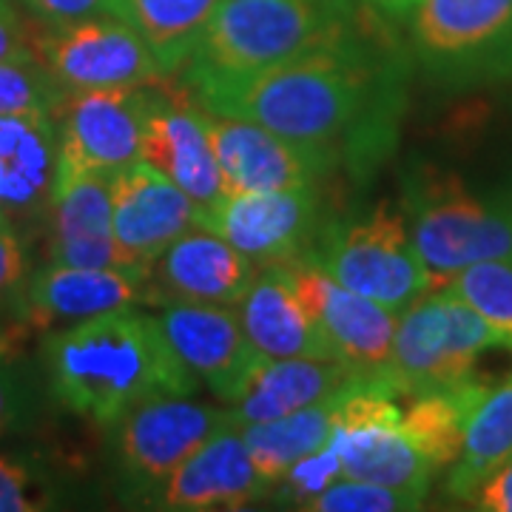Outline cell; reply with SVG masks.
Wrapping results in <instances>:
<instances>
[{"label":"cell","mask_w":512,"mask_h":512,"mask_svg":"<svg viewBox=\"0 0 512 512\" xmlns=\"http://www.w3.org/2000/svg\"><path fill=\"white\" fill-rule=\"evenodd\" d=\"M410 69L407 46L393 26L362 6L302 55L200 106L322 148L365 185L399 146Z\"/></svg>","instance_id":"cell-1"},{"label":"cell","mask_w":512,"mask_h":512,"mask_svg":"<svg viewBox=\"0 0 512 512\" xmlns=\"http://www.w3.org/2000/svg\"><path fill=\"white\" fill-rule=\"evenodd\" d=\"M40 356L49 396L100 427L148 399L191 396L200 384L171 350L157 316L134 305L46 333Z\"/></svg>","instance_id":"cell-2"},{"label":"cell","mask_w":512,"mask_h":512,"mask_svg":"<svg viewBox=\"0 0 512 512\" xmlns=\"http://www.w3.org/2000/svg\"><path fill=\"white\" fill-rule=\"evenodd\" d=\"M399 208L439 285L476 262L512 259V185L478 194L456 171L413 160L402 174Z\"/></svg>","instance_id":"cell-3"},{"label":"cell","mask_w":512,"mask_h":512,"mask_svg":"<svg viewBox=\"0 0 512 512\" xmlns=\"http://www.w3.org/2000/svg\"><path fill=\"white\" fill-rule=\"evenodd\" d=\"M336 20L319 0H225L177 77L208 100L302 55Z\"/></svg>","instance_id":"cell-4"},{"label":"cell","mask_w":512,"mask_h":512,"mask_svg":"<svg viewBox=\"0 0 512 512\" xmlns=\"http://www.w3.org/2000/svg\"><path fill=\"white\" fill-rule=\"evenodd\" d=\"M305 259L393 313L439 288L413 245L402 208L390 200L325 217Z\"/></svg>","instance_id":"cell-5"},{"label":"cell","mask_w":512,"mask_h":512,"mask_svg":"<svg viewBox=\"0 0 512 512\" xmlns=\"http://www.w3.org/2000/svg\"><path fill=\"white\" fill-rule=\"evenodd\" d=\"M404 23L410 63L439 92L512 77V0H419Z\"/></svg>","instance_id":"cell-6"},{"label":"cell","mask_w":512,"mask_h":512,"mask_svg":"<svg viewBox=\"0 0 512 512\" xmlns=\"http://www.w3.org/2000/svg\"><path fill=\"white\" fill-rule=\"evenodd\" d=\"M490 350H504L501 336L439 285L399 313L382 379L396 399L453 387L473 379L478 359Z\"/></svg>","instance_id":"cell-7"},{"label":"cell","mask_w":512,"mask_h":512,"mask_svg":"<svg viewBox=\"0 0 512 512\" xmlns=\"http://www.w3.org/2000/svg\"><path fill=\"white\" fill-rule=\"evenodd\" d=\"M333 447L342 478L373 481L427 501L439 470L427 461L402 427V407L382 376L356 379L339 393Z\"/></svg>","instance_id":"cell-8"},{"label":"cell","mask_w":512,"mask_h":512,"mask_svg":"<svg viewBox=\"0 0 512 512\" xmlns=\"http://www.w3.org/2000/svg\"><path fill=\"white\" fill-rule=\"evenodd\" d=\"M234 419V410L197 404L188 396H157L128 410L117 424H111V456L120 498L146 507L148 498L185 458Z\"/></svg>","instance_id":"cell-9"},{"label":"cell","mask_w":512,"mask_h":512,"mask_svg":"<svg viewBox=\"0 0 512 512\" xmlns=\"http://www.w3.org/2000/svg\"><path fill=\"white\" fill-rule=\"evenodd\" d=\"M32 49L66 94L148 86L171 77L157 66L146 40L111 12L46 26L32 37Z\"/></svg>","instance_id":"cell-10"},{"label":"cell","mask_w":512,"mask_h":512,"mask_svg":"<svg viewBox=\"0 0 512 512\" xmlns=\"http://www.w3.org/2000/svg\"><path fill=\"white\" fill-rule=\"evenodd\" d=\"M140 160L183 188L197 211H211L228 197L200 100L174 77L148 86Z\"/></svg>","instance_id":"cell-11"},{"label":"cell","mask_w":512,"mask_h":512,"mask_svg":"<svg viewBox=\"0 0 512 512\" xmlns=\"http://www.w3.org/2000/svg\"><path fill=\"white\" fill-rule=\"evenodd\" d=\"M325 205L319 185L228 194L211 211H197V225L228 239L237 251L268 268L311 248Z\"/></svg>","instance_id":"cell-12"},{"label":"cell","mask_w":512,"mask_h":512,"mask_svg":"<svg viewBox=\"0 0 512 512\" xmlns=\"http://www.w3.org/2000/svg\"><path fill=\"white\" fill-rule=\"evenodd\" d=\"M279 268L288 274L299 299L328 339L333 359L367 379L382 376L399 313L345 288L305 256L279 262Z\"/></svg>","instance_id":"cell-13"},{"label":"cell","mask_w":512,"mask_h":512,"mask_svg":"<svg viewBox=\"0 0 512 512\" xmlns=\"http://www.w3.org/2000/svg\"><path fill=\"white\" fill-rule=\"evenodd\" d=\"M202 117L228 194L319 185L339 168L336 157L328 151L293 143L254 120L205 106Z\"/></svg>","instance_id":"cell-14"},{"label":"cell","mask_w":512,"mask_h":512,"mask_svg":"<svg viewBox=\"0 0 512 512\" xmlns=\"http://www.w3.org/2000/svg\"><path fill=\"white\" fill-rule=\"evenodd\" d=\"M43 225L49 262L148 276V268L137 265L114 239L111 188L106 174L60 160L55 194Z\"/></svg>","instance_id":"cell-15"},{"label":"cell","mask_w":512,"mask_h":512,"mask_svg":"<svg viewBox=\"0 0 512 512\" xmlns=\"http://www.w3.org/2000/svg\"><path fill=\"white\" fill-rule=\"evenodd\" d=\"M148 86L66 94L55 114L60 131V160L106 177L137 163Z\"/></svg>","instance_id":"cell-16"},{"label":"cell","mask_w":512,"mask_h":512,"mask_svg":"<svg viewBox=\"0 0 512 512\" xmlns=\"http://www.w3.org/2000/svg\"><path fill=\"white\" fill-rule=\"evenodd\" d=\"M160 328L185 370L234 404L265 356H259L231 305L174 302L157 316Z\"/></svg>","instance_id":"cell-17"},{"label":"cell","mask_w":512,"mask_h":512,"mask_svg":"<svg viewBox=\"0 0 512 512\" xmlns=\"http://www.w3.org/2000/svg\"><path fill=\"white\" fill-rule=\"evenodd\" d=\"M268 495L271 490L256 473L242 424L234 419L185 458L146 507L165 512L245 510Z\"/></svg>","instance_id":"cell-18"},{"label":"cell","mask_w":512,"mask_h":512,"mask_svg":"<svg viewBox=\"0 0 512 512\" xmlns=\"http://www.w3.org/2000/svg\"><path fill=\"white\" fill-rule=\"evenodd\" d=\"M256 262L208 228H188L148 271L146 302L239 305L256 279Z\"/></svg>","instance_id":"cell-19"},{"label":"cell","mask_w":512,"mask_h":512,"mask_svg":"<svg viewBox=\"0 0 512 512\" xmlns=\"http://www.w3.org/2000/svg\"><path fill=\"white\" fill-rule=\"evenodd\" d=\"M60 168L57 117L0 114V214L20 237L46 222Z\"/></svg>","instance_id":"cell-20"},{"label":"cell","mask_w":512,"mask_h":512,"mask_svg":"<svg viewBox=\"0 0 512 512\" xmlns=\"http://www.w3.org/2000/svg\"><path fill=\"white\" fill-rule=\"evenodd\" d=\"M109 188L114 239L148 271L174 239L197 225L194 200L143 160L114 171Z\"/></svg>","instance_id":"cell-21"},{"label":"cell","mask_w":512,"mask_h":512,"mask_svg":"<svg viewBox=\"0 0 512 512\" xmlns=\"http://www.w3.org/2000/svg\"><path fill=\"white\" fill-rule=\"evenodd\" d=\"M148 276L46 262L29 274L18 322L26 330L74 325L103 313L146 302Z\"/></svg>","instance_id":"cell-22"},{"label":"cell","mask_w":512,"mask_h":512,"mask_svg":"<svg viewBox=\"0 0 512 512\" xmlns=\"http://www.w3.org/2000/svg\"><path fill=\"white\" fill-rule=\"evenodd\" d=\"M237 313L251 345L265 359H333L328 339L279 265L256 274Z\"/></svg>","instance_id":"cell-23"},{"label":"cell","mask_w":512,"mask_h":512,"mask_svg":"<svg viewBox=\"0 0 512 512\" xmlns=\"http://www.w3.org/2000/svg\"><path fill=\"white\" fill-rule=\"evenodd\" d=\"M362 379L336 359H262L234 402L239 424L271 421L342 393Z\"/></svg>","instance_id":"cell-24"},{"label":"cell","mask_w":512,"mask_h":512,"mask_svg":"<svg viewBox=\"0 0 512 512\" xmlns=\"http://www.w3.org/2000/svg\"><path fill=\"white\" fill-rule=\"evenodd\" d=\"M507 458H512V373L490 384L473 407L461 453L444 481V495L467 504L478 484Z\"/></svg>","instance_id":"cell-25"},{"label":"cell","mask_w":512,"mask_h":512,"mask_svg":"<svg viewBox=\"0 0 512 512\" xmlns=\"http://www.w3.org/2000/svg\"><path fill=\"white\" fill-rule=\"evenodd\" d=\"M225 0H109V12L146 40L163 74L177 77Z\"/></svg>","instance_id":"cell-26"},{"label":"cell","mask_w":512,"mask_h":512,"mask_svg":"<svg viewBox=\"0 0 512 512\" xmlns=\"http://www.w3.org/2000/svg\"><path fill=\"white\" fill-rule=\"evenodd\" d=\"M336 402L339 393L279 419L242 424L251 461L268 490H274L299 458L311 456L322 444H328L336 427Z\"/></svg>","instance_id":"cell-27"},{"label":"cell","mask_w":512,"mask_h":512,"mask_svg":"<svg viewBox=\"0 0 512 512\" xmlns=\"http://www.w3.org/2000/svg\"><path fill=\"white\" fill-rule=\"evenodd\" d=\"M487 387H490L487 379L473 376V379L458 382L453 387L407 396L410 404L402 410L404 433L439 473L450 470V464L461 453V441H464L470 413Z\"/></svg>","instance_id":"cell-28"},{"label":"cell","mask_w":512,"mask_h":512,"mask_svg":"<svg viewBox=\"0 0 512 512\" xmlns=\"http://www.w3.org/2000/svg\"><path fill=\"white\" fill-rule=\"evenodd\" d=\"M501 336L504 350L512 353V259L476 262L444 282Z\"/></svg>","instance_id":"cell-29"},{"label":"cell","mask_w":512,"mask_h":512,"mask_svg":"<svg viewBox=\"0 0 512 512\" xmlns=\"http://www.w3.org/2000/svg\"><path fill=\"white\" fill-rule=\"evenodd\" d=\"M66 92L40 60H0V114L46 111L57 114Z\"/></svg>","instance_id":"cell-30"},{"label":"cell","mask_w":512,"mask_h":512,"mask_svg":"<svg viewBox=\"0 0 512 512\" xmlns=\"http://www.w3.org/2000/svg\"><path fill=\"white\" fill-rule=\"evenodd\" d=\"M40 419V390L26 365L0 348V439L32 430Z\"/></svg>","instance_id":"cell-31"},{"label":"cell","mask_w":512,"mask_h":512,"mask_svg":"<svg viewBox=\"0 0 512 512\" xmlns=\"http://www.w3.org/2000/svg\"><path fill=\"white\" fill-rule=\"evenodd\" d=\"M339 478H342L339 453H336L333 441H328V444H322L311 456L299 458L291 470L282 476V481L271 490V495L279 501V507L308 510L313 498H319Z\"/></svg>","instance_id":"cell-32"},{"label":"cell","mask_w":512,"mask_h":512,"mask_svg":"<svg viewBox=\"0 0 512 512\" xmlns=\"http://www.w3.org/2000/svg\"><path fill=\"white\" fill-rule=\"evenodd\" d=\"M424 501L413 495L382 487L359 478H339L319 498H313L311 512H402L419 510Z\"/></svg>","instance_id":"cell-33"},{"label":"cell","mask_w":512,"mask_h":512,"mask_svg":"<svg viewBox=\"0 0 512 512\" xmlns=\"http://www.w3.org/2000/svg\"><path fill=\"white\" fill-rule=\"evenodd\" d=\"M55 507V478L29 458L0 453V512H37Z\"/></svg>","instance_id":"cell-34"},{"label":"cell","mask_w":512,"mask_h":512,"mask_svg":"<svg viewBox=\"0 0 512 512\" xmlns=\"http://www.w3.org/2000/svg\"><path fill=\"white\" fill-rule=\"evenodd\" d=\"M29 254L18 231L0 222V308H12L20 316V299L29 282ZM20 325V322H18Z\"/></svg>","instance_id":"cell-35"},{"label":"cell","mask_w":512,"mask_h":512,"mask_svg":"<svg viewBox=\"0 0 512 512\" xmlns=\"http://www.w3.org/2000/svg\"><path fill=\"white\" fill-rule=\"evenodd\" d=\"M23 6L43 26H60L109 12V0H23Z\"/></svg>","instance_id":"cell-36"},{"label":"cell","mask_w":512,"mask_h":512,"mask_svg":"<svg viewBox=\"0 0 512 512\" xmlns=\"http://www.w3.org/2000/svg\"><path fill=\"white\" fill-rule=\"evenodd\" d=\"M467 507L481 512H512V458L478 484L467 498Z\"/></svg>","instance_id":"cell-37"},{"label":"cell","mask_w":512,"mask_h":512,"mask_svg":"<svg viewBox=\"0 0 512 512\" xmlns=\"http://www.w3.org/2000/svg\"><path fill=\"white\" fill-rule=\"evenodd\" d=\"M32 37L12 0H0V60H32Z\"/></svg>","instance_id":"cell-38"},{"label":"cell","mask_w":512,"mask_h":512,"mask_svg":"<svg viewBox=\"0 0 512 512\" xmlns=\"http://www.w3.org/2000/svg\"><path fill=\"white\" fill-rule=\"evenodd\" d=\"M416 3L419 0H362V6H365L373 18H379L387 26H393V29L402 26L404 20L410 18V12L416 9Z\"/></svg>","instance_id":"cell-39"},{"label":"cell","mask_w":512,"mask_h":512,"mask_svg":"<svg viewBox=\"0 0 512 512\" xmlns=\"http://www.w3.org/2000/svg\"><path fill=\"white\" fill-rule=\"evenodd\" d=\"M322 3V9L328 12L330 18H339V20H348L353 15H359V9H362V0H319Z\"/></svg>","instance_id":"cell-40"},{"label":"cell","mask_w":512,"mask_h":512,"mask_svg":"<svg viewBox=\"0 0 512 512\" xmlns=\"http://www.w3.org/2000/svg\"><path fill=\"white\" fill-rule=\"evenodd\" d=\"M0 222H6V220H3V214H0Z\"/></svg>","instance_id":"cell-41"}]
</instances>
